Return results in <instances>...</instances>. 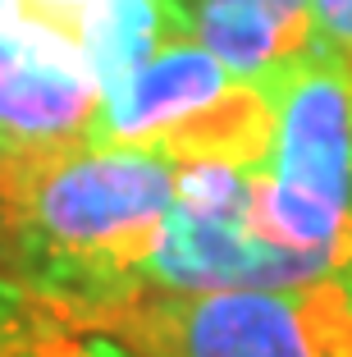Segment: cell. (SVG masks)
<instances>
[{
    "instance_id": "6da1fadb",
    "label": "cell",
    "mask_w": 352,
    "mask_h": 357,
    "mask_svg": "<svg viewBox=\"0 0 352 357\" xmlns=\"http://www.w3.org/2000/svg\"><path fill=\"white\" fill-rule=\"evenodd\" d=\"M178 165L137 147H73L0 156V220L14 275L96 335L105 316L146 289Z\"/></svg>"
},
{
    "instance_id": "7a4b0ae2",
    "label": "cell",
    "mask_w": 352,
    "mask_h": 357,
    "mask_svg": "<svg viewBox=\"0 0 352 357\" xmlns=\"http://www.w3.org/2000/svg\"><path fill=\"white\" fill-rule=\"evenodd\" d=\"M280 128L252 165V229L352 271V74L307 51L275 74Z\"/></svg>"
},
{
    "instance_id": "3957f363",
    "label": "cell",
    "mask_w": 352,
    "mask_h": 357,
    "mask_svg": "<svg viewBox=\"0 0 352 357\" xmlns=\"http://www.w3.org/2000/svg\"><path fill=\"white\" fill-rule=\"evenodd\" d=\"M280 128L275 78H238L197 37H178L128 78L124 92L101 101L87 142L92 147H137L188 160L261 165Z\"/></svg>"
},
{
    "instance_id": "277c9868",
    "label": "cell",
    "mask_w": 352,
    "mask_h": 357,
    "mask_svg": "<svg viewBox=\"0 0 352 357\" xmlns=\"http://www.w3.org/2000/svg\"><path fill=\"white\" fill-rule=\"evenodd\" d=\"M96 335L137 357H352V289L343 275L293 289H142Z\"/></svg>"
},
{
    "instance_id": "5b68a950",
    "label": "cell",
    "mask_w": 352,
    "mask_h": 357,
    "mask_svg": "<svg viewBox=\"0 0 352 357\" xmlns=\"http://www.w3.org/2000/svg\"><path fill=\"white\" fill-rule=\"evenodd\" d=\"M339 275L330 261L293 252L252 229V169L224 160L178 165V192L146 261V289L211 294V289H293Z\"/></svg>"
},
{
    "instance_id": "8992f818",
    "label": "cell",
    "mask_w": 352,
    "mask_h": 357,
    "mask_svg": "<svg viewBox=\"0 0 352 357\" xmlns=\"http://www.w3.org/2000/svg\"><path fill=\"white\" fill-rule=\"evenodd\" d=\"M96 110L101 83L78 42L37 19L0 37V156L87 142Z\"/></svg>"
},
{
    "instance_id": "52a82bcc",
    "label": "cell",
    "mask_w": 352,
    "mask_h": 357,
    "mask_svg": "<svg viewBox=\"0 0 352 357\" xmlns=\"http://www.w3.org/2000/svg\"><path fill=\"white\" fill-rule=\"evenodd\" d=\"M192 37L238 78L284 74L311 51V0H183Z\"/></svg>"
},
{
    "instance_id": "ba28073f",
    "label": "cell",
    "mask_w": 352,
    "mask_h": 357,
    "mask_svg": "<svg viewBox=\"0 0 352 357\" xmlns=\"http://www.w3.org/2000/svg\"><path fill=\"white\" fill-rule=\"evenodd\" d=\"M178 37H192L183 0H105L83 37L87 64L101 83V101L124 92L128 78Z\"/></svg>"
},
{
    "instance_id": "9c48e42d",
    "label": "cell",
    "mask_w": 352,
    "mask_h": 357,
    "mask_svg": "<svg viewBox=\"0 0 352 357\" xmlns=\"http://www.w3.org/2000/svg\"><path fill=\"white\" fill-rule=\"evenodd\" d=\"M87 339L55 303H46L23 275L0 271V357L73 353Z\"/></svg>"
},
{
    "instance_id": "30bf717a",
    "label": "cell",
    "mask_w": 352,
    "mask_h": 357,
    "mask_svg": "<svg viewBox=\"0 0 352 357\" xmlns=\"http://www.w3.org/2000/svg\"><path fill=\"white\" fill-rule=\"evenodd\" d=\"M311 51L352 74V0H311Z\"/></svg>"
},
{
    "instance_id": "8fae6325",
    "label": "cell",
    "mask_w": 352,
    "mask_h": 357,
    "mask_svg": "<svg viewBox=\"0 0 352 357\" xmlns=\"http://www.w3.org/2000/svg\"><path fill=\"white\" fill-rule=\"evenodd\" d=\"M23 5H28V19L46 23V28H55L60 37L83 46L87 28H92L96 10H101L105 0H23Z\"/></svg>"
},
{
    "instance_id": "7c38bea8",
    "label": "cell",
    "mask_w": 352,
    "mask_h": 357,
    "mask_svg": "<svg viewBox=\"0 0 352 357\" xmlns=\"http://www.w3.org/2000/svg\"><path fill=\"white\" fill-rule=\"evenodd\" d=\"M78 357H137V353L124 348L119 339H110V335H87L83 348H78Z\"/></svg>"
},
{
    "instance_id": "4fadbf2b",
    "label": "cell",
    "mask_w": 352,
    "mask_h": 357,
    "mask_svg": "<svg viewBox=\"0 0 352 357\" xmlns=\"http://www.w3.org/2000/svg\"><path fill=\"white\" fill-rule=\"evenodd\" d=\"M28 23V5L23 0H0V37L5 32H19Z\"/></svg>"
},
{
    "instance_id": "5bb4252c",
    "label": "cell",
    "mask_w": 352,
    "mask_h": 357,
    "mask_svg": "<svg viewBox=\"0 0 352 357\" xmlns=\"http://www.w3.org/2000/svg\"><path fill=\"white\" fill-rule=\"evenodd\" d=\"M0 271H14V248H10V229L0 220Z\"/></svg>"
},
{
    "instance_id": "9a60e30c",
    "label": "cell",
    "mask_w": 352,
    "mask_h": 357,
    "mask_svg": "<svg viewBox=\"0 0 352 357\" xmlns=\"http://www.w3.org/2000/svg\"><path fill=\"white\" fill-rule=\"evenodd\" d=\"M83 348V344H78ZM78 348H73V353H37V357H78Z\"/></svg>"
},
{
    "instance_id": "2e32d148",
    "label": "cell",
    "mask_w": 352,
    "mask_h": 357,
    "mask_svg": "<svg viewBox=\"0 0 352 357\" xmlns=\"http://www.w3.org/2000/svg\"><path fill=\"white\" fill-rule=\"evenodd\" d=\"M343 280H348V289H352V271H343Z\"/></svg>"
}]
</instances>
